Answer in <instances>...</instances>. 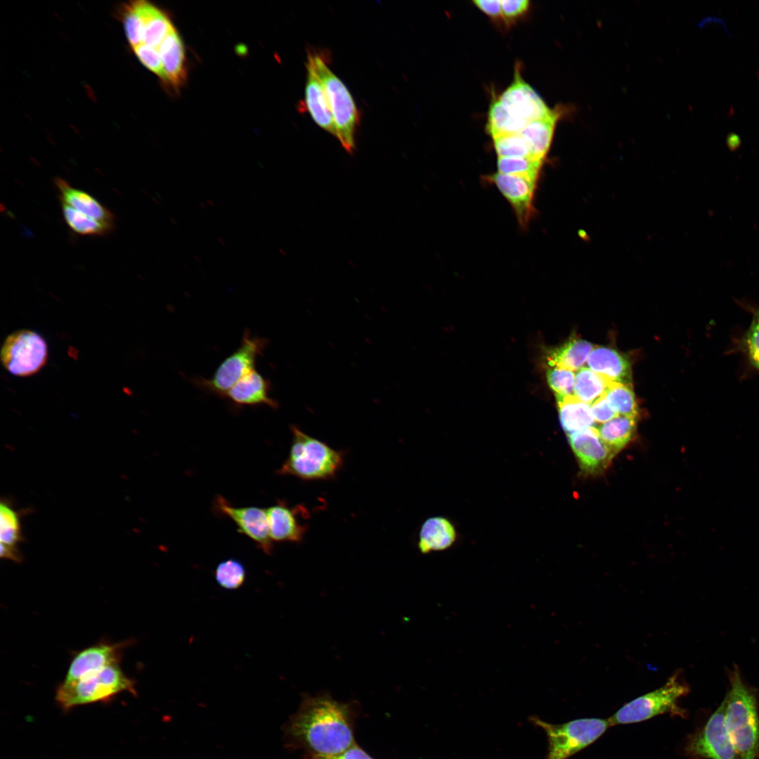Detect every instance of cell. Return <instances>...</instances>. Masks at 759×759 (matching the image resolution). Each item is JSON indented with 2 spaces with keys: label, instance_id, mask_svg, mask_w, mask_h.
<instances>
[{
  "label": "cell",
  "instance_id": "obj_1",
  "mask_svg": "<svg viewBox=\"0 0 759 759\" xmlns=\"http://www.w3.org/2000/svg\"><path fill=\"white\" fill-rule=\"evenodd\" d=\"M346 708L326 696L306 698L285 732L318 755H335L354 744Z\"/></svg>",
  "mask_w": 759,
  "mask_h": 759
},
{
  "label": "cell",
  "instance_id": "obj_2",
  "mask_svg": "<svg viewBox=\"0 0 759 759\" xmlns=\"http://www.w3.org/2000/svg\"><path fill=\"white\" fill-rule=\"evenodd\" d=\"M725 721L730 740L741 759L759 758V715L755 693L734 668L729 675Z\"/></svg>",
  "mask_w": 759,
  "mask_h": 759
},
{
  "label": "cell",
  "instance_id": "obj_3",
  "mask_svg": "<svg viewBox=\"0 0 759 759\" xmlns=\"http://www.w3.org/2000/svg\"><path fill=\"white\" fill-rule=\"evenodd\" d=\"M292 443L288 455L277 473L305 481L327 480L334 477L343 465V453L291 427Z\"/></svg>",
  "mask_w": 759,
  "mask_h": 759
},
{
  "label": "cell",
  "instance_id": "obj_4",
  "mask_svg": "<svg viewBox=\"0 0 759 759\" xmlns=\"http://www.w3.org/2000/svg\"><path fill=\"white\" fill-rule=\"evenodd\" d=\"M123 692L136 694L135 682L124 673L119 664H114L77 681L63 682L57 688L56 700L63 709L69 710L108 701Z\"/></svg>",
  "mask_w": 759,
  "mask_h": 759
},
{
  "label": "cell",
  "instance_id": "obj_5",
  "mask_svg": "<svg viewBox=\"0 0 759 759\" xmlns=\"http://www.w3.org/2000/svg\"><path fill=\"white\" fill-rule=\"evenodd\" d=\"M307 60L312 63L323 84L337 130V138L344 150L352 154L355 149L356 127L359 119L353 98L344 84L329 68L324 55L309 51Z\"/></svg>",
  "mask_w": 759,
  "mask_h": 759
},
{
  "label": "cell",
  "instance_id": "obj_6",
  "mask_svg": "<svg viewBox=\"0 0 759 759\" xmlns=\"http://www.w3.org/2000/svg\"><path fill=\"white\" fill-rule=\"evenodd\" d=\"M688 692V687L680 680L677 675H673L659 689L625 703L608 720L610 725H626L665 713L684 718L686 711L680 708L677 703L679 699Z\"/></svg>",
  "mask_w": 759,
  "mask_h": 759
},
{
  "label": "cell",
  "instance_id": "obj_7",
  "mask_svg": "<svg viewBox=\"0 0 759 759\" xmlns=\"http://www.w3.org/2000/svg\"><path fill=\"white\" fill-rule=\"evenodd\" d=\"M531 720L545 732L548 748L545 759H568L594 743L610 726L609 720L582 718L563 724H552L537 717Z\"/></svg>",
  "mask_w": 759,
  "mask_h": 759
},
{
  "label": "cell",
  "instance_id": "obj_8",
  "mask_svg": "<svg viewBox=\"0 0 759 759\" xmlns=\"http://www.w3.org/2000/svg\"><path fill=\"white\" fill-rule=\"evenodd\" d=\"M267 344L266 339L253 336L246 330L240 346L220 363L212 377H198L194 382L207 391L225 397L242 377L254 369L257 357Z\"/></svg>",
  "mask_w": 759,
  "mask_h": 759
},
{
  "label": "cell",
  "instance_id": "obj_9",
  "mask_svg": "<svg viewBox=\"0 0 759 759\" xmlns=\"http://www.w3.org/2000/svg\"><path fill=\"white\" fill-rule=\"evenodd\" d=\"M48 346L38 332L20 330L9 335L4 342L0 353L1 361L6 370L18 377H27L38 372L46 363Z\"/></svg>",
  "mask_w": 759,
  "mask_h": 759
},
{
  "label": "cell",
  "instance_id": "obj_10",
  "mask_svg": "<svg viewBox=\"0 0 759 759\" xmlns=\"http://www.w3.org/2000/svg\"><path fill=\"white\" fill-rule=\"evenodd\" d=\"M727 700L701 729L686 739L685 753L692 759H741L729 737L725 721Z\"/></svg>",
  "mask_w": 759,
  "mask_h": 759
},
{
  "label": "cell",
  "instance_id": "obj_11",
  "mask_svg": "<svg viewBox=\"0 0 759 759\" xmlns=\"http://www.w3.org/2000/svg\"><path fill=\"white\" fill-rule=\"evenodd\" d=\"M214 510L231 519L239 533L253 540L266 554H271L273 545L270 534L266 509L259 507H235L224 497L217 495Z\"/></svg>",
  "mask_w": 759,
  "mask_h": 759
},
{
  "label": "cell",
  "instance_id": "obj_12",
  "mask_svg": "<svg viewBox=\"0 0 759 759\" xmlns=\"http://www.w3.org/2000/svg\"><path fill=\"white\" fill-rule=\"evenodd\" d=\"M498 100L511 115L527 123L543 117L552 110L522 79L517 67L515 68L512 83L503 91Z\"/></svg>",
  "mask_w": 759,
  "mask_h": 759
},
{
  "label": "cell",
  "instance_id": "obj_13",
  "mask_svg": "<svg viewBox=\"0 0 759 759\" xmlns=\"http://www.w3.org/2000/svg\"><path fill=\"white\" fill-rule=\"evenodd\" d=\"M128 645V642H100L83 649L72 659L63 682L77 681L107 666L119 664L122 650Z\"/></svg>",
  "mask_w": 759,
  "mask_h": 759
},
{
  "label": "cell",
  "instance_id": "obj_14",
  "mask_svg": "<svg viewBox=\"0 0 759 759\" xmlns=\"http://www.w3.org/2000/svg\"><path fill=\"white\" fill-rule=\"evenodd\" d=\"M569 442L585 472H602L616 455L602 441L598 429L590 427L568 435Z\"/></svg>",
  "mask_w": 759,
  "mask_h": 759
},
{
  "label": "cell",
  "instance_id": "obj_15",
  "mask_svg": "<svg viewBox=\"0 0 759 759\" xmlns=\"http://www.w3.org/2000/svg\"><path fill=\"white\" fill-rule=\"evenodd\" d=\"M489 179L511 204L520 225L526 226L533 212V198L537 179L499 172Z\"/></svg>",
  "mask_w": 759,
  "mask_h": 759
},
{
  "label": "cell",
  "instance_id": "obj_16",
  "mask_svg": "<svg viewBox=\"0 0 759 759\" xmlns=\"http://www.w3.org/2000/svg\"><path fill=\"white\" fill-rule=\"evenodd\" d=\"M300 506L290 507L283 501L266 509L270 534L273 541L298 543L302 540L307 526L302 523Z\"/></svg>",
  "mask_w": 759,
  "mask_h": 759
},
{
  "label": "cell",
  "instance_id": "obj_17",
  "mask_svg": "<svg viewBox=\"0 0 759 759\" xmlns=\"http://www.w3.org/2000/svg\"><path fill=\"white\" fill-rule=\"evenodd\" d=\"M270 382L255 369L242 377L226 394L236 406L266 405L277 408L278 403L270 396Z\"/></svg>",
  "mask_w": 759,
  "mask_h": 759
},
{
  "label": "cell",
  "instance_id": "obj_18",
  "mask_svg": "<svg viewBox=\"0 0 759 759\" xmlns=\"http://www.w3.org/2000/svg\"><path fill=\"white\" fill-rule=\"evenodd\" d=\"M306 67L307 81L303 107L320 128L337 138V130L323 84L309 60Z\"/></svg>",
  "mask_w": 759,
  "mask_h": 759
},
{
  "label": "cell",
  "instance_id": "obj_19",
  "mask_svg": "<svg viewBox=\"0 0 759 759\" xmlns=\"http://www.w3.org/2000/svg\"><path fill=\"white\" fill-rule=\"evenodd\" d=\"M587 364L588 368L609 381L630 383V363L614 349L594 347L589 354Z\"/></svg>",
  "mask_w": 759,
  "mask_h": 759
},
{
  "label": "cell",
  "instance_id": "obj_20",
  "mask_svg": "<svg viewBox=\"0 0 759 759\" xmlns=\"http://www.w3.org/2000/svg\"><path fill=\"white\" fill-rule=\"evenodd\" d=\"M55 183L60 193L61 202L95 220L114 226V215L94 197L85 191L72 187L62 178H56Z\"/></svg>",
  "mask_w": 759,
  "mask_h": 759
},
{
  "label": "cell",
  "instance_id": "obj_21",
  "mask_svg": "<svg viewBox=\"0 0 759 759\" xmlns=\"http://www.w3.org/2000/svg\"><path fill=\"white\" fill-rule=\"evenodd\" d=\"M557 110L528 122L521 132L532 157L543 161L547 154L557 122L560 117Z\"/></svg>",
  "mask_w": 759,
  "mask_h": 759
},
{
  "label": "cell",
  "instance_id": "obj_22",
  "mask_svg": "<svg viewBox=\"0 0 759 759\" xmlns=\"http://www.w3.org/2000/svg\"><path fill=\"white\" fill-rule=\"evenodd\" d=\"M455 539V527L448 519L442 517H430L421 526L418 547L422 553L441 551L450 547Z\"/></svg>",
  "mask_w": 759,
  "mask_h": 759
},
{
  "label": "cell",
  "instance_id": "obj_23",
  "mask_svg": "<svg viewBox=\"0 0 759 759\" xmlns=\"http://www.w3.org/2000/svg\"><path fill=\"white\" fill-rule=\"evenodd\" d=\"M164 80L174 86H179L186 78L185 50L183 44L174 30L162 41L159 47Z\"/></svg>",
  "mask_w": 759,
  "mask_h": 759
},
{
  "label": "cell",
  "instance_id": "obj_24",
  "mask_svg": "<svg viewBox=\"0 0 759 759\" xmlns=\"http://www.w3.org/2000/svg\"><path fill=\"white\" fill-rule=\"evenodd\" d=\"M559 420L569 434L592 427L595 420L590 405L575 395L557 397Z\"/></svg>",
  "mask_w": 759,
  "mask_h": 759
},
{
  "label": "cell",
  "instance_id": "obj_25",
  "mask_svg": "<svg viewBox=\"0 0 759 759\" xmlns=\"http://www.w3.org/2000/svg\"><path fill=\"white\" fill-rule=\"evenodd\" d=\"M593 345L583 339H573L550 353L548 362L551 367L578 371L587 363Z\"/></svg>",
  "mask_w": 759,
  "mask_h": 759
},
{
  "label": "cell",
  "instance_id": "obj_26",
  "mask_svg": "<svg viewBox=\"0 0 759 759\" xmlns=\"http://www.w3.org/2000/svg\"><path fill=\"white\" fill-rule=\"evenodd\" d=\"M141 4L145 18L141 44L159 48L164 39L175 29L169 18L156 6L145 1H142Z\"/></svg>",
  "mask_w": 759,
  "mask_h": 759
},
{
  "label": "cell",
  "instance_id": "obj_27",
  "mask_svg": "<svg viewBox=\"0 0 759 759\" xmlns=\"http://www.w3.org/2000/svg\"><path fill=\"white\" fill-rule=\"evenodd\" d=\"M636 427V417L618 415L604 423L598 429L602 441L615 454L632 439Z\"/></svg>",
  "mask_w": 759,
  "mask_h": 759
},
{
  "label": "cell",
  "instance_id": "obj_28",
  "mask_svg": "<svg viewBox=\"0 0 759 759\" xmlns=\"http://www.w3.org/2000/svg\"><path fill=\"white\" fill-rule=\"evenodd\" d=\"M26 510H16L11 501L2 499L0 505V540L1 545L18 548V544L25 540L22 532L21 519Z\"/></svg>",
  "mask_w": 759,
  "mask_h": 759
},
{
  "label": "cell",
  "instance_id": "obj_29",
  "mask_svg": "<svg viewBox=\"0 0 759 759\" xmlns=\"http://www.w3.org/2000/svg\"><path fill=\"white\" fill-rule=\"evenodd\" d=\"M610 382L589 368L583 367L576 373L574 395L581 401L591 405L605 395Z\"/></svg>",
  "mask_w": 759,
  "mask_h": 759
},
{
  "label": "cell",
  "instance_id": "obj_30",
  "mask_svg": "<svg viewBox=\"0 0 759 759\" xmlns=\"http://www.w3.org/2000/svg\"><path fill=\"white\" fill-rule=\"evenodd\" d=\"M528 123L511 115L499 100L490 106L487 131L492 136L521 133Z\"/></svg>",
  "mask_w": 759,
  "mask_h": 759
},
{
  "label": "cell",
  "instance_id": "obj_31",
  "mask_svg": "<svg viewBox=\"0 0 759 759\" xmlns=\"http://www.w3.org/2000/svg\"><path fill=\"white\" fill-rule=\"evenodd\" d=\"M63 214L68 226L82 235L100 236L108 234L113 226L95 220L61 202Z\"/></svg>",
  "mask_w": 759,
  "mask_h": 759
},
{
  "label": "cell",
  "instance_id": "obj_32",
  "mask_svg": "<svg viewBox=\"0 0 759 759\" xmlns=\"http://www.w3.org/2000/svg\"><path fill=\"white\" fill-rule=\"evenodd\" d=\"M604 396L618 415L637 416L638 408L631 383L610 382Z\"/></svg>",
  "mask_w": 759,
  "mask_h": 759
},
{
  "label": "cell",
  "instance_id": "obj_33",
  "mask_svg": "<svg viewBox=\"0 0 759 759\" xmlns=\"http://www.w3.org/2000/svg\"><path fill=\"white\" fill-rule=\"evenodd\" d=\"M752 316L748 329L736 342V349L746 358L749 365L759 372V307L750 306Z\"/></svg>",
  "mask_w": 759,
  "mask_h": 759
},
{
  "label": "cell",
  "instance_id": "obj_34",
  "mask_svg": "<svg viewBox=\"0 0 759 759\" xmlns=\"http://www.w3.org/2000/svg\"><path fill=\"white\" fill-rule=\"evenodd\" d=\"M214 576L217 584L228 590L240 588L246 580L247 571L244 564L234 558L220 562L215 568Z\"/></svg>",
  "mask_w": 759,
  "mask_h": 759
},
{
  "label": "cell",
  "instance_id": "obj_35",
  "mask_svg": "<svg viewBox=\"0 0 759 759\" xmlns=\"http://www.w3.org/2000/svg\"><path fill=\"white\" fill-rule=\"evenodd\" d=\"M122 17L125 34L133 48L141 44L145 27V18L139 1H131L125 5Z\"/></svg>",
  "mask_w": 759,
  "mask_h": 759
},
{
  "label": "cell",
  "instance_id": "obj_36",
  "mask_svg": "<svg viewBox=\"0 0 759 759\" xmlns=\"http://www.w3.org/2000/svg\"><path fill=\"white\" fill-rule=\"evenodd\" d=\"M543 161L533 157H498V172L538 179Z\"/></svg>",
  "mask_w": 759,
  "mask_h": 759
},
{
  "label": "cell",
  "instance_id": "obj_37",
  "mask_svg": "<svg viewBox=\"0 0 759 759\" xmlns=\"http://www.w3.org/2000/svg\"><path fill=\"white\" fill-rule=\"evenodd\" d=\"M493 140L498 157H532L521 133L499 135Z\"/></svg>",
  "mask_w": 759,
  "mask_h": 759
},
{
  "label": "cell",
  "instance_id": "obj_38",
  "mask_svg": "<svg viewBox=\"0 0 759 759\" xmlns=\"http://www.w3.org/2000/svg\"><path fill=\"white\" fill-rule=\"evenodd\" d=\"M576 374L573 371L551 367L547 372V380L556 397L574 395Z\"/></svg>",
  "mask_w": 759,
  "mask_h": 759
},
{
  "label": "cell",
  "instance_id": "obj_39",
  "mask_svg": "<svg viewBox=\"0 0 759 759\" xmlns=\"http://www.w3.org/2000/svg\"><path fill=\"white\" fill-rule=\"evenodd\" d=\"M140 62L148 70L164 79V72L159 49L144 44L132 48Z\"/></svg>",
  "mask_w": 759,
  "mask_h": 759
},
{
  "label": "cell",
  "instance_id": "obj_40",
  "mask_svg": "<svg viewBox=\"0 0 759 759\" xmlns=\"http://www.w3.org/2000/svg\"><path fill=\"white\" fill-rule=\"evenodd\" d=\"M595 422L605 423L618 415L604 396L590 405Z\"/></svg>",
  "mask_w": 759,
  "mask_h": 759
},
{
  "label": "cell",
  "instance_id": "obj_41",
  "mask_svg": "<svg viewBox=\"0 0 759 759\" xmlns=\"http://www.w3.org/2000/svg\"><path fill=\"white\" fill-rule=\"evenodd\" d=\"M502 18L511 21L521 16L529 7L528 0H501Z\"/></svg>",
  "mask_w": 759,
  "mask_h": 759
},
{
  "label": "cell",
  "instance_id": "obj_42",
  "mask_svg": "<svg viewBox=\"0 0 759 759\" xmlns=\"http://www.w3.org/2000/svg\"><path fill=\"white\" fill-rule=\"evenodd\" d=\"M313 759H373L356 744H353L341 753L335 755H315Z\"/></svg>",
  "mask_w": 759,
  "mask_h": 759
},
{
  "label": "cell",
  "instance_id": "obj_43",
  "mask_svg": "<svg viewBox=\"0 0 759 759\" xmlns=\"http://www.w3.org/2000/svg\"><path fill=\"white\" fill-rule=\"evenodd\" d=\"M473 4L490 17L502 18L501 0H474Z\"/></svg>",
  "mask_w": 759,
  "mask_h": 759
},
{
  "label": "cell",
  "instance_id": "obj_44",
  "mask_svg": "<svg viewBox=\"0 0 759 759\" xmlns=\"http://www.w3.org/2000/svg\"><path fill=\"white\" fill-rule=\"evenodd\" d=\"M0 557L2 559H7L15 562H21L22 561V555L18 548L10 547L3 545H1Z\"/></svg>",
  "mask_w": 759,
  "mask_h": 759
}]
</instances>
